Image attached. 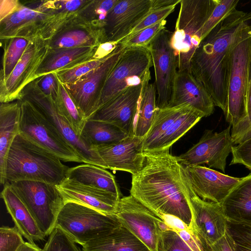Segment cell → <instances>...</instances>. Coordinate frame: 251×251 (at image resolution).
<instances>
[{"mask_svg":"<svg viewBox=\"0 0 251 251\" xmlns=\"http://www.w3.org/2000/svg\"><path fill=\"white\" fill-rule=\"evenodd\" d=\"M45 235H49L55 226L57 216L64 201L55 185L20 180L10 183Z\"/></svg>","mask_w":251,"mask_h":251,"instance_id":"cell-10","label":"cell"},{"mask_svg":"<svg viewBox=\"0 0 251 251\" xmlns=\"http://www.w3.org/2000/svg\"><path fill=\"white\" fill-rule=\"evenodd\" d=\"M25 242L16 226L0 228V251H17Z\"/></svg>","mask_w":251,"mask_h":251,"instance_id":"cell-43","label":"cell"},{"mask_svg":"<svg viewBox=\"0 0 251 251\" xmlns=\"http://www.w3.org/2000/svg\"><path fill=\"white\" fill-rule=\"evenodd\" d=\"M209 246L212 251H236L234 241L227 230L222 237Z\"/></svg>","mask_w":251,"mask_h":251,"instance_id":"cell-49","label":"cell"},{"mask_svg":"<svg viewBox=\"0 0 251 251\" xmlns=\"http://www.w3.org/2000/svg\"><path fill=\"white\" fill-rule=\"evenodd\" d=\"M230 126L220 132L206 129L199 141L186 152L176 156L183 166L206 164L225 172L226 159L234 146Z\"/></svg>","mask_w":251,"mask_h":251,"instance_id":"cell-17","label":"cell"},{"mask_svg":"<svg viewBox=\"0 0 251 251\" xmlns=\"http://www.w3.org/2000/svg\"><path fill=\"white\" fill-rule=\"evenodd\" d=\"M89 0H55L58 10L65 13H73L78 11Z\"/></svg>","mask_w":251,"mask_h":251,"instance_id":"cell-48","label":"cell"},{"mask_svg":"<svg viewBox=\"0 0 251 251\" xmlns=\"http://www.w3.org/2000/svg\"><path fill=\"white\" fill-rule=\"evenodd\" d=\"M31 39L15 37L1 40L3 54L0 72V84L4 83L10 75Z\"/></svg>","mask_w":251,"mask_h":251,"instance_id":"cell-34","label":"cell"},{"mask_svg":"<svg viewBox=\"0 0 251 251\" xmlns=\"http://www.w3.org/2000/svg\"><path fill=\"white\" fill-rule=\"evenodd\" d=\"M68 168L53 153L19 133L7 154L6 182L29 180L56 185L65 178Z\"/></svg>","mask_w":251,"mask_h":251,"instance_id":"cell-3","label":"cell"},{"mask_svg":"<svg viewBox=\"0 0 251 251\" xmlns=\"http://www.w3.org/2000/svg\"><path fill=\"white\" fill-rule=\"evenodd\" d=\"M97 48L50 49L36 73L37 78L49 73L71 69L92 60Z\"/></svg>","mask_w":251,"mask_h":251,"instance_id":"cell-28","label":"cell"},{"mask_svg":"<svg viewBox=\"0 0 251 251\" xmlns=\"http://www.w3.org/2000/svg\"><path fill=\"white\" fill-rule=\"evenodd\" d=\"M176 5L175 4L156 10L151 9V12L133 27L128 35L122 40L127 39L143 29L165 20L174 11Z\"/></svg>","mask_w":251,"mask_h":251,"instance_id":"cell-42","label":"cell"},{"mask_svg":"<svg viewBox=\"0 0 251 251\" xmlns=\"http://www.w3.org/2000/svg\"><path fill=\"white\" fill-rule=\"evenodd\" d=\"M17 251H42V249L38 247L35 244L25 242Z\"/></svg>","mask_w":251,"mask_h":251,"instance_id":"cell-53","label":"cell"},{"mask_svg":"<svg viewBox=\"0 0 251 251\" xmlns=\"http://www.w3.org/2000/svg\"><path fill=\"white\" fill-rule=\"evenodd\" d=\"M82 247L83 251H150L122 225Z\"/></svg>","mask_w":251,"mask_h":251,"instance_id":"cell-31","label":"cell"},{"mask_svg":"<svg viewBox=\"0 0 251 251\" xmlns=\"http://www.w3.org/2000/svg\"><path fill=\"white\" fill-rule=\"evenodd\" d=\"M151 73L145 77L135 119L134 135L143 138L150 129L153 121L156 106V92L153 83H150Z\"/></svg>","mask_w":251,"mask_h":251,"instance_id":"cell-32","label":"cell"},{"mask_svg":"<svg viewBox=\"0 0 251 251\" xmlns=\"http://www.w3.org/2000/svg\"><path fill=\"white\" fill-rule=\"evenodd\" d=\"M106 42L104 29L78 14L65 23L51 38L50 49L98 47Z\"/></svg>","mask_w":251,"mask_h":251,"instance_id":"cell-22","label":"cell"},{"mask_svg":"<svg viewBox=\"0 0 251 251\" xmlns=\"http://www.w3.org/2000/svg\"><path fill=\"white\" fill-rule=\"evenodd\" d=\"M246 13L233 9L201 41L191 61V72L215 106L226 108L230 50Z\"/></svg>","mask_w":251,"mask_h":251,"instance_id":"cell-2","label":"cell"},{"mask_svg":"<svg viewBox=\"0 0 251 251\" xmlns=\"http://www.w3.org/2000/svg\"><path fill=\"white\" fill-rule=\"evenodd\" d=\"M125 49L120 44L99 67L87 73L74 83H62L86 120L98 110L106 81Z\"/></svg>","mask_w":251,"mask_h":251,"instance_id":"cell-12","label":"cell"},{"mask_svg":"<svg viewBox=\"0 0 251 251\" xmlns=\"http://www.w3.org/2000/svg\"><path fill=\"white\" fill-rule=\"evenodd\" d=\"M115 215L122 225L150 251H161V229L163 222L131 195L122 197Z\"/></svg>","mask_w":251,"mask_h":251,"instance_id":"cell-14","label":"cell"},{"mask_svg":"<svg viewBox=\"0 0 251 251\" xmlns=\"http://www.w3.org/2000/svg\"><path fill=\"white\" fill-rule=\"evenodd\" d=\"M119 44L115 42H106L101 44L97 48L92 59H101L108 57L117 49Z\"/></svg>","mask_w":251,"mask_h":251,"instance_id":"cell-50","label":"cell"},{"mask_svg":"<svg viewBox=\"0 0 251 251\" xmlns=\"http://www.w3.org/2000/svg\"><path fill=\"white\" fill-rule=\"evenodd\" d=\"M189 105L203 117L211 115L215 105L206 89L189 72H177L172 99L168 107Z\"/></svg>","mask_w":251,"mask_h":251,"instance_id":"cell-25","label":"cell"},{"mask_svg":"<svg viewBox=\"0 0 251 251\" xmlns=\"http://www.w3.org/2000/svg\"><path fill=\"white\" fill-rule=\"evenodd\" d=\"M40 90L55 101L59 94V81L56 73H51L41 76L36 79Z\"/></svg>","mask_w":251,"mask_h":251,"instance_id":"cell-46","label":"cell"},{"mask_svg":"<svg viewBox=\"0 0 251 251\" xmlns=\"http://www.w3.org/2000/svg\"><path fill=\"white\" fill-rule=\"evenodd\" d=\"M7 211L15 226L28 242L44 240L45 235L40 229L27 208L13 190L9 182H6L0 193Z\"/></svg>","mask_w":251,"mask_h":251,"instance_id":"cell-26","label":"cell"},{"mask_svg":"<svg viewBox=\"0 0 251 251\" xmlns=\"http://www.w3.org/2000/svg\"><path fill=\"white\" fill-rule=\"evenodd\" d=\"M165 20L147 27L129 38L119 42L124 48L140 47L147 48L152 39L165 28Z\"/></svg>","mask_w":251,"mask_h":251,"instance_id":"cell-40","label":"cell"},{"mask_svg":"<svg viewBox=\"0 0 251 251\" xmlns=\"http://www.w3.org/2000/svg\"><path fill=\"white\" fill-rule=\"evenodd\" d=\"M59 81V96L54 102L58 113L68 122L76 134L80 137L86 120L76 106L64 85Z\"/></svg>","mask_w":251,"mask_h":251,"instance_id":"cell-35","label":"cell"},{"mask_svg":"<svg viewBox=\"0 0 251 251\" xmlns=\"http://www.w3.org/2000/svg\"><path fill=\"white\" fill-rule=\"evenodd\" d=\"M63 201L84 204L101 212L115 214L120 200L109 192L65 177L55 185Z\"/></svg>","mask_w":251,"mask_h":251,"instance_id":"cell-24","label":"cell"},{"mask_svg":"<svg viewBox=\"0 0 251 251\" xmlns=\"http://www.w3.org/2000/svg\"><path fill=\"white\" fill-rule=\"evenodd\" d=\"M171 34L167 29H162L147 47L154 67L156 106L159 108L169 106L177 72L176 58L170 45Z\"/></svg>","mask_w":251,"mask_h":251,"instance_id":"cell-16","label":"cell"},{"mask_svg":"<svg viewBox=\"0 0 251 251\" xmlns=\"http://www.w3.org/2000/svg\"><path fill=\"white\" fill-rule=\"evenodd\" d=\"M142 85L129 87L100 107L88 120L113 124L128 136L134 135Z\"/></svg>","mask_w":251,"mask_h":251,"instance_id":"cell-20","label":"cell"},{"mask_svg":"<svg viewBox=\"0 0 251 251\" xmlns=\"http://www.w3.org/2000/svg\"><path fill=\"white\" fill-rule=\"evenodd\" d=\"M169 150L144 152L141 168L132 175L130 194L160 219L173 216L189 226L188 184L182 165Z\"/></svg>","mask_w":251,"mask_h":251,"instance_id":"cell-1","label":"cell"},{"mask_svg":"<svg viewBox=\"0 0 251 251\" xmlns=\"http://www.w3.org/2000/svg\"><path fill=\"white\" fill-rule=\"evenodd\" d=\"M22 98L30 101L51 122L83 163L107 169L95 149L88 145L77 136L68 122L58 113L53 100L40 90L35 80L25 88Z\"/></svg>","mask_w":251,"mask_h":251,"instance_id":"cell-13","label":"cell"},{"mask_svg":"<svg viewBox=\"0 0 251 251\" xmlns=\"http://www.w3.org/2000/svg\"><path fill=\"white\" fill-rule=\"evenodd\" d=\"M251 137V126L235 141L234 145L239 144L243 141Z\"/></svg>","mask_w":251,"mask_h":251,"instance_id":"cell-54","label":"cell"},{"mask_svg":"<svg viewBox=\"0 0 251 251\" xmlns=\"http://www.w3.org/2000/svg\"><path fill=\"white\" fill-rule=\"evenodd\" d=\"M251 80V29L244 21L230 54L227 104L224 113L226 121L232 127L246 117Z\"/></svg>","mask_w":251,"mask_h":251,"instance_id":"cell-6","label":"cell"},{"mask_svg":"<svg viewBox=\"0 0 251 251\" xmlns=\"http://www.w3.org/2000/svg\"><path fill=\"white\" fill-rule=\"evenodd\" d=\"M152 66L151 55L147 48H125L106 81L98 110L126 89L142 85Z\"/></svg>","mask_w":251,"mask_h":251,"instance_id":"cell-11","label":"cell"},{"mask_svg":"<svg viewBox=\"0 0 251 251\" xmlns=\"http://www.w3.org/2000/svg\"><path fill=\"white\" fill-rule=\"evenodd\" d=\"M231 165L240 164L251 170V137L232 147Z\"/></svg>","mask_w":251,"mask_h":251,"instance_id":"cell-45","label":"cell"},{"mask_svg":"<svg viewBox=\"0 0 251 251\" xmlns=\"http://www.w3.org/2000/svg\"><path fill=\"white\" fill-rule=\"evenodd\" d=\"M121 225L115 214H105L73 201L64 202L55 224L82 246Z\"/></svg>","mask_w":251,"mask_h":251,"instance_id":"cell-7","label":"cell"},{"mask_svg":"<svg viewBox=\"0 0 251 251\" xmlns=\"http://www.w3.org/2000/svg\"><path fill=\"white\" fill-rule=\"evenodd\" d=\"M244 21L251 29V12L246 13L244 16Z\"/></svg>","mask_w":251,"mask_h":251,"instance_id":"cell-55","label":"cell"},{"mask_svg":"<svg viewBox=\"0 0 251 251\" xmlns=\"http://www.w3.org/2000/svg\"><path fill=\"white\" fill-rule=\"evenodd\" d=\"M143 138L135 135L111 144L94 148L107 169L125 171L134 175L141 168L144 159Z\"/></svg>","mask_w":251,"mask_h":251,"instance_id":"cell-23","label":"cell"},{"mask_svg":"<svg viewBox=\"0 0 251 251\" xmlns=\"http://www.w3.org/2000/svg\"><path fill=\"white\" fill-rule=\"evenodd\" d=\"M182 166L186 179L204 201L222 203L242 177L231 176L202 166Z\"/></svg>","mask_w":251,"mask_h":251,"instance_id":"cell-19","label":"cell"},{"mask_svg":"<svg viewBox=\"0 0 251 251\" xmlns=\"http://www.w3.org/2000/svg\"><path fill=\"white\" fill-rule=\"evenodd\" d=\"M118 0H89L78 11L84 20L104 28L107 15Z\"/></svg>","mask_w":251,"mask_h":251,"instance_id":"cell-36","label":"cell"},{"mask_svg":"<svg viewBox=\"0 0 251 251\" xmlns=\"http://www.w3.org/2000/svg\"><path fill=\"white\" fill-rule=\"evenodd\" d=\"M19 133L64 162L83 163L55 126L30 101L22 98Z\"/></svg>","mask_w":251,"mask_h":251,"instance_id":"cell-9","label":"cell"},{"mask_svg":"<svg viewBox=\"0 0 251 251\" xmlns=\"http://www.w3.org/2000/svg\"><path fill=\"white\" fill-rule=\"evenodd\" d=\"M21 106L19 100L0 105V182L6 183L7 154L16 136L19 133Z\"/></svg>","mask_w":251,"mask_h":251,"instance_id":"cell-27","label":"cell"},{"mask_svg":"<svg viewBox=\"0 0 251 251\" xmlns=\"http://www.w3.org/2000/svg\"><path fill=\"white\" fill-rule=\"evenodd\" d=\"M202 117L189 105L157 108L151 126L143 138V151L170 149Z\"/></svg>","mask_w":251,"mask_h":251,"instance_id":"cell-8","label":"cell"},{"mask_svg":"<svg viewBox=\"0 0 251 251\" xmlns=\"http://www.w3.org/2000/svg\"><path fill=\"white\" fill-rule=\"evenodd\" d=\"M181 0H152V10H156L173 5H177Z\"/></svg>","mask_w":251,"mask_h":251,"instance_id":"cell-52","label":"cell"},{"mask_svg":"<svg viewBox=\"0 0 251 251\" xmlns=\"http://www.w3.org/2000/svg\"><path fill=\"white\" fill-rule=\"evenodd\" d=\"M217 0H181L170 45L176 56L177 72H191V61L202 37L203 27Z\"/></svg>","mask_w":251,"mask_h":251,"instance_id":"cell-5","label":"cell"},{"mask_svg":"<svg viewBox=\"0 0 251 251\" xmlns=\"http://www.w3.org/2000/svg\"><path fill=\"white\" fill-rule=\"evenodd\" d=\"M227 231L236 251H251V223L227 221Z\"/></svg>","mask_w":251,"mask_h":251,"instance_id":"cell-37","label":"cell"},{"mask_svg":"<svg viewBox=\"0 0 251 251\" xmlns=\"http://www.w3.org/2000/svg\"><path fill=\"white\" fill-rule=\"evenodd\" d=\"M151 6L152 0H118L106 19V42L119 43L151 12Z\"/></svg>","mask_w":251,"mask_h":251,"instance_id":"cell-21","label":"cell"},{"mask_svg":"<svg viewBox=\"0 0 251 251\" xmlns=\"http://www.w3.org/2000/svg\"><path fill=\"white\" fill-rule=\"evenodd\" d=\"M18 0H0V21L13 13L20 5Z\"/></svg>","mask_w":251,"mask_h":251,"instance_id":"cell-51","label":"cell"},{"mask_svg":"<svg viewBox=\"0 0 251 251\" xmlns=\"http://www.w3.org/2000/svg\"><path fill=\"white\" fill-rule=\"evenodd\" d=\"M187 184L188 200L192 213L189 227L207 244L211 245L222 237L227 230V219L223 208L221 203L202 200Z\"/></svg>","mask_w":251,"mask_h":251,"instance_id":"cell-18","label":"cell"},{"mask_svg":"<svg viewBox=\"0 0 251 251\" xmlns=\"http://www.w3.org/2000/svg\"><path fill=\"white\" fill-rule=\"evenodd\" d=\"M251 126V80L246 103V116L238 125L231 128V135L233 144Z\"/></svg>","mask_w":251,"mask_h":251,"instance_id":"cell-47","label":"cell"},{"mask_svg":"<svg viewBox=\"0 0 251 251\" xmlns=\"http://www.w3.org/2000/svg\"><path fill=\"white\" fill-rule=\"evenodd\" d=\"M77 13L59 12L55 0L21 1L13 13L0 21V39L40 37L50 40L65 23Z\"/></svg>","mask_w":251,"mask_h":251,"instance_id":"cell-4","label":"cell"},{"mask_svg":"<svg viewBox=\"0 0 251 251\" xmlns=\"http://www.w3.org/2000/svg\"><path fill=\"white\" fill-rule=\"evenodd\" d=\"M42 251H81L76 243L58 226L49 235Z\"/></svg>","mask_w":251,"mask_h":251,"instance_id":"cell-38","label":"cell"},{"mask_svg":"<svg viewBox=\"0 0 251 251\" xmlns=\"http://www.w3.org/2000/svg\"><path fill=\"white\" fill-rule=\"evenodd\" d=\"M161 251H193L176 231L169 229L162 231Z\"/></svg>","mask_w":251,"mask_h":251,"instance_id":"cell-44","label":"cell"},{"mask_svg":"<svg viewBox=\"0 0 251 251\" xmlns=\"http://www.w3.org/2000/svg\"><path fill=\"white\" fill-rule=\"evenodd\" d=\"M110 55L101 59H92L71 69L58 72L56 73L58 79L63 84L74 83L87 73L99 67Z\"/></svg>","mask_w":251,"mask_h":251,"instance_id":"cell-41","label":"cell"},{"mask_svg":"<svg viewBox=\"0 0 251 251\" xmlns=\"http://www.w3.org/2000/svg\"><path fill=\"white\" fill-rule=\"evenodd\" d=\"M50 40L32 38L24 54L6 81L0 84V102L7 103L22 98L23 90L37 78L36 73L50 50Z\"/></svg>","mask_w":251,"mask_h":251,"instance_id":"cell-15","label":"cell"},{"mask_svg":"<svg viewBox=\"0 0 251 251\" xmlns=\"http://www.w3.org/2000/svg\"><path fill=\"white\" fill-rule=\"evenodd\" d=\"M239 1L238 0H217L214 9L203 27L201 40L217 25L236 8Z\"/></svg>","mask_w":251,"mask_h":251,"instance_id":"cell-39","label":"cell"},{"mask_svg":"<svg viewBox=\"0 0 251 251\" xmlns=\"http://www.w3.org/2000/svg\"><path fill=\"white\" fill-rule=\"evenodd\" d=\"M106 169L85 163L69 168L66 178L80 184L113 194L121 199V193L115 176Z\"/></svg>","mask_w":251,"mask_h":251,"instance_id":"cell-29","label":"cell"},{"mask_svg":"<svg viewBox=\"0 0 251 251\" xmlns=\"http://www.w3.org/2000/svg\"><path fill=\"white\" fill-rule=\"evenodd\" d=\"M128 136L113 124L93 120H86L80 135V138L93 149L118 142Z\"/></svg>","mask_w":251,"mask_h":251,"instance_id":"cell-33","label":"cell"},{"mask_svg":"<svg viewBox=\"0 0 251 251\" xmlns=\"http://www.w3.org/2000/svg\"><path fill=\"white\" fill-rule=\"evenodd\" d=\"M221 204L227 220L251 223V173L241 178Z\"/></svg>","mask_w":251,"mask_h":251,"instance_id":"cell-30","label":"cell"}]
</instances>
